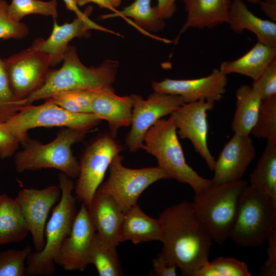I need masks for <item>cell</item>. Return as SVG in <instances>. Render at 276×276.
Wrapping results in <instances>:
<instances>
[{"label":"cell","mask_w":276,"mask_h":276,"mask_svg":"<svg viewBox=\"0 0 276 276\" xmlns=\"http://www.w3.org/2000/svg\"><path fill=\"white\" fill-rule=\"evenodd\" d=\"M78 7H82L87 3H93L97 4L101 8H107L117 12V10L114 9L108 0H74Z\"/></svg>","instance_id":"cell-45"},{"label":"cell","mask_w":276,"mask_h":276,"mask_svg":"<svg viewBox=\"0 0 276 276\" xmlns=\"http://www.w3.org/2000/svg\"><path fill=\"white\" fill-rule=\"evenodd\" d=\"M187 18L175 41L189 28H213L227 23L231 0H182Z\"/></svg>","instance_id":"cell-21"},{"label":"cell","mask_w":276,"mask_h":276,"mask_svg":"<svg viewBox=\"0 0 276 276\" xmlns=\"http://www.w3.org/2000/svg\"><path fill=\"white\" fill-rule=\"evenodd\" d=\"M58 181L61 197L46 223L44 246L41 251L31 252L27 258L26 275L49 276L54 274L55 256L71 233L77 214V199L73 194L74 185L72 178L62 172L58 175Z\"/></svg>","instance_id":"cell-4"},{"label":"cell","mask_w":276,"mask_h":276,"mask_svg":"<svg viewBox=\"0 0 276 276\" xmlns=\"http://www.w3.org/2000/svg\"><path fill=\"white\" fill-rule=\"evenodd\" d=\"M151 1L134 0L132 4L124 8L122 10L102 15L100 19L122 17L144 35L167 43L170 42V40L154 36L148 32H157L162 31L165 27L164 20L158 15L156 6H151Z\"/></svg>","instance_id":"cell-25"},{"label":"cell","mask_w":276,"mask_h":276,"mask_svg":"<svg viewBox=\"0 0 276 276\" xmlns=\"http://www.w3.org/2000/svg\"><path fill=\"white\" fill-rule=\"evenodd\" d=\"M8 4L0 0V39H22L29 34L28 26L12 18L7 11Z\"/></svg>","instance_id":"cell-35"},{"label":"cell","mask_w":276,"mask_h":276,"mask_svg":"<svg viewBox=\"0 0 276 276\" xmlns=\"http://www.w3.org/2000/svg\"><path fill=\"white\" fill-rule=\"evenodd\" d=\"M59 69H50L44 84L26 99V105L54 95L76 90H100L112 87L117 74L119 62L105 60L96 67H88L80 61L75 47L68 45Z\"/></svg>","instance_id":"cell-2"},{"label":"cell","mask_w":276,"mask_h":276,"mask_svg":"<svg viewBox=\"0 0 276 276\" xmlns=\"http://www.w3.org/2000/svg\"><path fill=\"white\" fill-rule=\"evenodd\" d=\"M96 90H76L63 92L72 98L85 112L93 113L92 100Z\"/></svg>","instance_id":"cell-39"},{"label":"cell","mask_w":276,"mask_h":276,"mask_svg":"<svg viewBox=\"0 0 276 276\" xmlns=\"http://www.w3.org/2000/svg\"><path fill=\"white\" fill-rule=\"evenodd\" d=\"M248 185L243 179L211 184L195 193V209L212 240L222 244L228 238L235 222L241 194Z\"/></svg>","instance_id":"cell-6"},{"label":"cell","mask_w":276,"mask_h":276,"mask_svg":"<svg viewBox=\"0 0 276 276\" xmlns=\"http://www.w3.org/2000/svg\"><path fill=\"white\" fill-rule=\"evenodd\" d=\"M123 0H108L111 6L115 9L119 7Z\"/></svg>","instance_id":"cell-46"},{"label":"cell","mask_w":276,"mask_h":276,"mask_svg":"<svg viewBox=\"0 0 276 276\" xmlns=\"http://www.w3.org/2000/svg\"><path fill=\"white\" fill-rule=\"evenodd\" d=\"M132 101L131 129L125 137V144L131 152L141 148L146 131L158 120L171 114L185 104L178 95L157 91L151 94L146 100L139 95H131Z\"/></svg>","instance_id":"cell-12"},{"label":"cell","mask_w":276,"mask_h":276,"mask_svg":"<svg viewBox=\"0 0 276 276\" xmlns=\"http://www.w3.org/2000/svg\"><path fill=\"white\" fill-rule=\"evenodd\" d=\"M250 134L276 145V95L261 100L257 118Z\"/></svg>","instance_id":"cell-30"},{"label":"cell","mask_w":276,"mask_h":276,"mask_svg":"<svg viewBox=\"0 0 276 276\" xmlns=\"http://www.w3.org/2000/svg\"><path fill=\"white\" fill-rule=\"evenodd\" d=\"M248 3L252 4H259L261 0H246Z\"/></svg>","instance_id":"cell-47"},{"label":"cell","mask_w":276,"mask_h":276,"mask_svg":"<svg viewBox=\"0 0 276 276\" xmlns=\"http://www.w3.org/2000/svg\"><path fill=\"white\" fill-rule=\"evenodd\" d=\"M29 232L15 199L0 194V245L22 241Z\"/></svg>","instance_id":"cell-26"},{"label":"cell","mask_w":276,"mask_h":276,"mask_svg":"<svg viewBox=\"0 0 276 276\" xmlns=\"http://www.w3.org/2000/svg\"><path fill=\"white\" fill-rule=\"evenodd\" d=\"M3 60L13 95L25 102L44 84L52 66L50 55L32 44Z\"/></svg>","instance_id":"cell-11"},{"label":"cell","mask_w":276,"mask_h":276,"mask_svg":"<svg viewBox=\"0 0 276 276\" xmlns=\"http://www.w3.org/2000/svg\"><path fill=\"white\" fill-rule=\"evenodd\" d=\"M236 98L232 130L234 134L249 135L256 123L262 99L251 86L245 84L237 89Z\"/></svg>","instance_id":"cell-27"},{"label":"cell","mask_w":276,"mask_h":276,"mask_svg":"<svg viewBox=\"0 0 276 276\" xmlns=\"http://www.w3.org/2000/svg\"><path fill=\"white\" fill-rule=\"evenodd\" d=\"M49 99L68 111L75 113L85 112L72 98L63 93L56 94Z\"/></svg>","instance_id":"cell-41"},{"label":"cell","mask_w":276,"mask_h":276,"mask_svg":"<svg viewBox=\"0 0 276 276\" xmlns=\"http://www.w3.org/2000/svg\"><path fill=\"white\" fill-rule=\"evenodd\" d=\"M20 144L19 140L11 132L6 122H0V159L14 155Z\"/></svg>","instance_id":"cell-37"},{"label":"cell","mask_w":276,"mask_h":276,"mask_svg":"<svg viewBox=\"0 0 276 276\" xmlns=\"http://www.w3.org/2000/svg\"><path fill=\"white\" fill-rule=\"evenodd\" d=\"M256 155V148L249 135L234 134L215 160L212 183L219 185L241 179Z\"/></svg>","instance_id":"cell-17"},{"label":"cell","mask_w":276,"mask_h":276,"mask_svg":"<svg viewBox=\"0 0 276 276\" xmlns=\"http://www.w3.org/2000/svg\"><path fill=\"white\" fill-rule=\"evenodd\" d=\"M227 82V75L219 68H214L210 75L202 78L153 81L152 87L155 91L179 96L185 103L201 100L215 103L223 97Z\"/></svg>","instance_id":"cell-16"},{"label":"cell","mask_w":276,"mask_h":276,"mask_svg":"<svg viewBox=\"0 0 276 276\" xmlns=\"http://www.w3.org/2000/svg\"><path fill=\"white\" fill-rule=\"evenodd\" d=\"M24 105L26 102L18 100L13 94L3 60L0 57V122H6Z\"/></svg>","instance_id":"cell-33"},{"label":"cell","mask_w":276,"mask_h":276,"mask_svg":"<svg viewBox=\"0 0 276 276\" xmlns=\"http://www.w3.org/2000/svg\"><path fill=\"white\" fill-rule=\"evenodd\" d=\"M124 149L109 133L99 135L85 148L79 162V173L74 190L76 199L86 207L113 158Z\"/></svg>","instance_id":"cell-10"},{"label":"cell","mask_w":276,"mask_h":276,"mask_svg":"<svg viewBox=\"0 0 276 276\" xmlns=\"http://www.w3.org/2000/svg\"><path fill=\"white\" fill-rule=\"evenodd\" d=\"M227 23L235 32L250 31L258 42L276 47V23L257 17L242 0L231 1Z\"/></svg>","instance_id":"cell-22"},{"label":"cell","mask_w":276,"mask_h":276,"mask_svg":"<svg viewBox=\"0 0 276 276\" xmlns=\"http://www.w3.org/2000/svg\"><path fill=\"white\" fill-rule=\"evenodd\" d=\"M261 9L270 20L276 22V0L262 1L259 3Z\"/></svg>","instance_id":"cell-43"},{"label":"cell","mask_w":276,"mask_h":276,"mask_svg":"<svg viewBox=\"0 0 276 276\" xmlns=\"http://www.w3.org/2000/svg\"><path fill=\"white\" fill-rule=\"evenodd\" d=\"M57 6V0H12L8 5L7 11L9 15L17 21L31 14L51 16L56 18L58 16Z\"/></svg>","instance_id":"cell-32"},{"label":"cell","mask_w":276,"mask_h":276,"mask_svg":"<svg viewBox=\"0 0 276 276\" xmlns=\"http://www.w3.org/2000/svg\"><path fill=\"white\" fill-rule=\"evenodd\" d=\"M262 1H270V0H262Z\"/></svg>","instance_id":"cell-48"},{"label":"cell","mask_w":276,"mask_h":276,"mask_svg":"<svg viewBox=\"0 0 276 276\" xmlns=\"http://www.w3.org/2000/svg\"><path fill=\"white\" fill-rule=\"evenodd\" d=\"M246 264L233 257H219L206 262L193 276H251Z\"/></svg>","instance_id":"cell-31"},{"label":"cell","mask_w":276,"mask_h":276,"mask_svg":"<svg viewBox=\"0 0 276 276\" xmlns=\"http://www.w3.org/2000/svg\"><path fill=\"white\" fill-rule=\"evenodd\" d=\"M177 0H158L156 7L158 15L163 19L170 18L176 10Z\"/></svg>","instance_id":"cell-42"},{"label":"cell","mask_w":276,"mask_h":276,"mask_svg":"<svg viewBox=\"0 0 276 276\" xmlns=\"http://www.w3.org/2000/svg\"><path fill=\"white\" fill-rule=\"evenodd\" d=\"M250 186L276 200V145L267 141L265 148L249 175Z\"/></svg>","instance_id":"cell-28"},{"label":"cell","mask_w":276,"mask_h":276,"mask_svg":"<svg viewBox=\"0 0 276 276\" xmlns=\"http://www.w3.org/2000/svg\"><path fill=\"white\" fill-rule=\"evenodd\" d=\"M89 263L100 276H121L124 274L116 247L102 241L97 233L89 253Z\"/></svg>","instance_id":"cell-29"},{"label":"cell","mask_w":276,"mask_h":276,"mask_svg":"<svg viewBox=\"0 0 276 276\" xmlns=\"http://www.w3.org/2000/svg\"><path fill=\"white\" fill-rule=\"evenodd\" d=\"M96 231L83 204L77 212L70 235L57 252L54 262L66 271H83L89 263V253Z\"/></svg>","instance_id":"cell-15"},{"label":"cell","mask_w":276,"mask_h":276,"mask_svg":"<svg viewBox=\"0 0 276 276\" xmlns=\"http://www.w3.org/2000/svg\"><path fill=\"white\" fill-rule=\"evenodd\" d=\"M164 230L159 254L182 275L194 273L209 261L212 238L198 216L193 202L172 205L159 215Z\"/></svg>","instance_id":"cell-1"},{"label":"cell","mask_w":276,"mask_h":276,"mask_svg":"<svg viewBox=\"0 0 276 276\" xmlns=\"http://www.w3.org/2000/svg\"><path fill=\"white\" fill-rule=\"evenodd\" d=\"M61 194L58 186L51 185L42 189H22L15 198L32 235L35 251H41L44 246L47 219Z\"/></svg>","instance_id":"cell-14"},{"label":"cell","mask_w":276,"mask_h":276,"mask_svg":"<svg viewBox=\"0 0 276 276\" xmlns=\"http://www.w3.org/2000/svg\"><path fill=\"white\" fill-rule=\"evenodd\" d=\"M86 208L99 238L104 242L117 247L121 243L125 213L111 196L98 189Z\"/></svg>","instance_id":"cell-18"},{"label":"cell","mask_w":276,"mask_h":276,"mask_svg":"<svg viewBox=\"0 0 276 276\" xmlns=\"http://www.w3.org/2000/svg\"><path fill=\"white\" fill-rule=\"evenodd\" d=\"M152 274L157 276H176L177 267L169 265L159 253L152 260Z\"/></svg>","instance_id":"cell-40"},{"label":"cell","mask_w":276,"mask_h":276,"mask_svg":"<svg viewBox=\"0 0 276 276\" xmlns=\"http://www.w3.org/2000/svg\"><path fill=\"white\" fill-rule=\"evenodd\" d=\"M90 131L63 127L49 143L29 137L20 145L22 149L14 154V165L18 172L53 168L71 178H77L79 162L73 155L72 147L83 140Z\"/></svg>","instance_id":"cell-3"},{"label":"cell","mask_w":276,"mask_h":276,"mask_svg":"<svg viewBox=\"0 0 276 276\" xmlns=\"http://www.w3.org/2000/svg\"><path fill=\"white\" fill-rule=\"evenodd\" d=\"M164 230L160 220L146 215L137 204L125 213L121 242L130 241L137 244L144 242H162Z\"/></svg>","instance_id":"cell-23"},{"label":"cell","mask_w":276,"mask_h":276,"mask_svg":"<svg viewBox=\"0 0 276 276\" xmlns=\"http://www.w3.org/2000/svg\"><path fill=\"white\" fill-rule=\"evenodd\" d=\"M276 229V200L247 185L242 192L229 237L236 244L255 248Z\"/></svg>","instance_id":"cell-7"},{"label":"cell","mask_w":276,"mask_h":276,"mask_svg":"<svg viewBox=\"0 0 276 276\" xmlns=\"http://www.w3.org/2000/svg\"><path fill=\"white\" fill-rule=\"evenodd\" d=\"M267 241V259L259 269L260 274L263 276L276 275V229L268 237Z\"/></svg>","instance_id":"cell-38"},{"label":"cell","mask_w":276,"mask_h":276,"mask_svg":"<svg viewBox=\"0 0 276 276\" xmlns=\"http://www.w3.org/2000/svg\"><path fill=\"white\" fill-rule=\"evenodd\" d=\"M101 121L94 113L70 112L48 99L39 105L22 106L6 123L21 144L29 137L28 131L33 128L62 127L90 131Z\"/></svg>","instance_id":"cell-8"},{"label":"cell","mask_w":276,"mask_h":276,"mask_svg":"<svg viewBox=\"0 0 276 276\" xmlns=\"http://www.w3.org/2000/svg\"><path fill=\"white\" fill-rule=\"evenodd\" d=\"M95 29L122 36L120 34L110 30L91 20L76 17L72 22L59 25L55 18L50 36L47 39H36L32 45L50 55L51 66H54L63 60L68 43L76 37L85 36L89 30Z\"/></svg>","instance_id":"cell-19"},{"label":"cell","mask_w":276,"mask_h":276,"mask_svg":"<svg viewBox=\"0 0 276 276\" xmlns=\"http://www.w3.org/2000/svg\"><path fill=\"white\" fill-rule=\"evenodd\" d=\"M123 156L116 155L109 166V176L98 189L111 196L126 213L137 204L141 194L150 185L169 175L158 166L141 169H131L122 164Z\"/></svg>","instance_id":"cell-9"},{"label":"cell","mask_w":276,"mask_h":276,"mask_svg":"<svg viewBox=\"0 0 276 276\" xmlns=\"http://www.w3.org/2000/svg\"><path fill=\"white\" fill-rule=\"evenodd\" d=\"M31 252L30 246L0 252V276L26 275L25 262Z\"/></svg>","instance_id":"cell-34"},{"label":"cell","mask_w":276,"mask_h":276,"mask_svg":"<svg viewBox=\"0 0 276 276\" xmlns=\"http://www.w3.org/2000/svg\"><path fill=\"white\" fill-rule=\"evenodd\" d=\"M92 112L108 123L109 134L116 138L118 129L130 125L132 119L131 96L121 97L112 87L96 90L91 103Z\"/></svg>","instance_id":"cell-20"},{"label":"cell","mask_w":276,"mask_h":276,"mask_svg":"<svg viewBox=\"0 0 276 276\" xmlns=\"http://www.w3.org/2000/svg\"><path fill=\"white\" fill-rule=\"evenodd\" d=\"M141 149L154 156L158 166L170 177L189 185L198 193L212 184L211 179L199 175L186 162L173 118H161L145 133Z\"/></svg>","instance_id":"cell-5"},{"label":"cell","mask_w":276,"mask_h":276,"mask_svg":"<svg viewBox=\"0 0 276 276\" xmlns=\"http://www.w3.org/2000/svg\"><path fill=\"white\" fill-rule=\"evenodd\" d=\"M276 59V47L258 41L246 53L232 61L221 62L219 70L226 75L236 73L257 80Z\"/></svg>","instance_id":"cell-24"},{"label":"cell","mask_w":276,"mask_h":276,"mask_svg":"<svg viewBox=\"0 0 276 276\" xmlns=\"http://www.w3.org/2000/svg\"><path fill=\"white\" fill-rule=\"evenodd\" d=\"M251 87L262 99L276 95V59L257 80L253 81Z\"/></svg>","instance_id":"cell-36"},{"label":"cell","mask_w":276,"mask_h":276,"mask_svg":"<svg viewBox=\"0 0 276 276\" xmlns=\"http://www.w3.org/2000/svg\"><path fill=\"white\" fill-rule=\"evenodd\" d=\"M66 6L67 9L75 12L76 17L83 19H87L89 18V15L92 11L93 8L89 7L87 8L85 12H82L79 8L77 5L74 0H62Z\"/></svg>","instance_id":"cell-44"},{"label":"cell","mask_w":276,"mask_h":276,"mask_svg":"<svg viewBox=\"0 0 276 276\" xmlns=\"http://www.w3.org/2000/svg\"><path fill=\"white\" fill-rule=\"evenodd\" d=\"M215 103L201 100L185 103L170 115L176 126L177 134L181 139L191 141L195 151L212 171L216 160L207 144V111L213 109Z\"/></svg>","instance_id":"cell-13"}]
</instances>
